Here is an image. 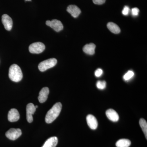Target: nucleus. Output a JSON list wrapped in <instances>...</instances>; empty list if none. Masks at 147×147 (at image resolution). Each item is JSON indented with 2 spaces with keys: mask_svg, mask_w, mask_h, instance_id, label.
Masks as SVG:
<instances>
[{
  "mask_svg": "<svg viewBox=\"0 0 147 147\" xmlns=\"http://www.w3.org/2000/svg\"><path fill=\"white\" fill-rule=\"evenodd\" d=\"M62 107V104L60 102H57L53 105L46 114L45 118V122L47 123H51L54 121L60 115Z\"/></svg>",
  "mask_w": 147,
  "mask_h": 147,
  "instance_id": "f257e3e1",
  "label": "nucleus"
},
{
  "mask_svg": "<svg viewBox=\"0 0 147 147\" xmlns=\"http://www.w3.org/2000/svg\"><path fill=\"white\" fill-rule=\"evenodd\" d=\"M23 73L19 66L14 64L11 65L9 70V77L13 82H18L23 78Z\"/></svg>",
  "mask_w": 147,
  "mask_h": 147,
  "instance_id": "f03ea898",
  "label": "nucleus"
},
{
  "mask_svg": "<svg viewBox=\"0 0 147 147\" xmlns=\"http://www.w3.org/2000/svg\"><path fill=\"white\" fill-rule=\"evenodd\" d=\"M57 63V61L55 58H51L41 62L38 65L40 71L43 72L55 66Z\"/></svg>",
  "mask_w": 147,
  "mask_h": 147,
  "instance_id": "7ed1b4c3",
  "label": "nucleus"
},
{
  "mask_svg": "<svg viewBox=\"0 0 147 147\" xmlns=\"http://www.w3.org/2000/svg\"><path fill=\"white\" fill-rule=\"evenodd\" d=\"M45 45L41 42H35L30 45L29 50L32 54H40L45 50Z\"/></svg>",
  "mask_w": 147,
  "mask_h": 147,
  "instance_id": "20e7f679",
  "label": "nucleus"
},
{
  "mask_svg": "<svg viewBox=\"0 0 147 147\" xmlns=\"http://www.w3.org/2000/svg\"><path fill=\"white\" fill-rule=\"evenodd\" d=\"M22 134V131L20 129L11 128L6 132V137L10 140H16Z\"/></svg>",
  "mask_w": 147,
  "mask_h": 147,
  "instance_id": "39448f33",
  "label": "nucleus"
},
{
  "mask_svg": "<svg viewBox=\"0 0 147 147\" xmlns=\"http://www.w3.org/2000/svg\"><path fill=\"white\" fill-rule=\"evenodd\" d=\"M46 24L57 32L61 31L63 28V25L61 22L57 19H53L51 21L48 20L46 21Z\"/></svg>",
  "mask_w": 147,
  "mask_h": 147,
  "instance_id": "423d86ee",
  "label": "nucleus"
},
{
  "mask_svg": "<svg viewBox=\"0 0 147 147\" xmlns=\"http://www.w3.org/2000/svg\"><path fill=\"white\" fill-rule=\"evenodd\" d=\"M2 22L5 28L7 31H10L13 26L12 19L6 14H3L2 16Z\"/></svg>",
  "mask_w": 147,
  "mask_h": 147,
  "instance_id": "0eeeda50",
  "label": "nucleus"
},
{
  "mask_svg": "<svg viewBox=\"0 0 147 147\" xmlns=\"http://www.w3.org/2000/svg\"><path fill=\"white\" fill-rule=\"evenodd\" d=\"M36 108L33 103H30L27 105V120L29 123H32L33 120L32 115L35 112Z\"/></svg>",
  "mask_w": 147,
  "mask_h": 147,
  "instance_id": "6e6552de",
  "label": "nucleus"
},
{
  "mask_svg": "<svg viewBox=\"0 0 147 147\" xmlns=\"http://www.w3.org/2000/svg\"><path fill=\"white\" fill-rule=\"evenodd\" d=\"M20 119V115L18 110L15 108L11 109L8 114V119L11 122L18 121Z\"/></svg>",
  "mask_w": 147,
  "mask_h": 147,
  "instance_id": "1a4fd4ad",
  "label": "nucleus"
},
{
  "mask_svg": "<svg viewBox=\"0 0 147 147\" xmlns=\"http://www.w3.org/2000/svg\"><path fill=\"white\" fill-rule=\"evenodd\" d=\"M87 123L92 129H96L98 126V122L95 117L92 115H89L86 117Z\"/></svg>",
  "mask_w": 147,
  "mask_h": 147,
  "instance_id": "9d476101",
  "label": "nucleus"
},
{
  "mask_svg": "<svg viewBox=\"0 0 147 147\" xmlns=\"http://www.w3.org/2000/svg\"><path fill=\"white\" fill-rule=\"evenodd\" d=\"M49 89L47 87L42 88L39 92L38 100L40 103H43L47 100L49 94Z\"/></svg>",
  "mask_w": 147,
  "mask_h": 147,
  "instance_id": "9b49d317",
  "label": "nucleus"
},
{
  "mask_svg": "<svg viewBox=\"0 0 147 147\" xmlns=\"http://www.w3.org/2000/svg\"><path fill=\"white\" fill-rule=\"evenodd\" d=\"M67 11L74 18H77L81 13L80 9L75 5H69L67 7Z\"/></svg>",
  "mask_w": 147,
  "mask_h": 147,
  "instance_id": "f8f14e48",
  "label": "nucleus"
},
{
  "mask_svg": "<svg viewBox=\"0 0 147 147\" xmlns=\"http://www.w3.org/2000/svg\"><path fill=\"white\" fill-rule=\"evenodd\" d=\"M106 115L108 119L113 122H117L119 120V116L116 111L110 109L106 111Z\"/></svg>",
  "mask_w": 147,
  "mask_h": 147,
  "instance_id": "ddd939ff",
  "label": "nucleus"
},
{
  "mask_svg": "<svg viewBox=\"0 0 147 147\" xmlns=\"http://www.w3.org/2000/svg\"><path fill=\"white\" fill-rule=\"evenodd\" d=\"M96 45L92 43L86 44L83 47V51L85 53L88 55H93L95 53Z\"/></svg>",
  "mask_w": 147,
  "mask_h": 147,
  "instance_id": "4468645a",
  "label": "nucleus"
},
{
  "mask_svg": "<svg viewBox=\"0 0 147 147\" xmlns=\"http://www.w3.org/2000/svg\"><path fill=\"white\" fill-rule=\"evenodd\" d=\"M58 142V138L57 137H51L47 139L42 147H56Z\"/></svg>",
  "mask_w": 147,
  "mask_h": 147,
  "instance_id": "2eb2a0df",
  "label": "nucleus"
},
{
  "mask_svg": "<svg viewBox=\"0 0 147 147\" xmlns=\"http://www.w3.org/2000/svg\"><path fill=\"white\" fill-rule=\"evenodd\" d=\"M107 27L110 31L114 34H119L121 30L119 27L115 23L109 22L107 24Z\"/></svg>",
  "mask_w": 147,
  "mask_h": 147,
  "instance_id": "dca6fc26",
  "label": "nucleus"
},
{
  "mask_svg": "<svg viewBox=\"0 0 147 147\" xmlns=\"http://www.w3.org/2000/svg\"><path fill=\"white\" fill-rule=\"evenodd\" d=\"M131 144V142L129 139H121L117 142L116 146L117 147H129Z\"/></svg>",
  "mask_w": 147,
  "mask_h": 147,
  "instance_id": "f3484780",
  "label": "nucleus"
},
{
  "mask_svg": "<svg viewBox=\"0 0 147 147\" xmlns=\"http://www.w3.org/2000/svg\"><path fill=\"white\" fill-rule=\"evenodd\" d=\"M139 124L140 127L142 128L144 134H145V137L147 139V123L146 121L144 119H141L139 121Z\"/></svg>",
  "mask_w": 147,
  "mask_h": 147,
  "instance_id": "a211bd4d",
  "label": "nucleus"
},
{
  "mask_svg": "<svg viewBox=\"0 0 147 147\" xmlns=\"http://www.w3.org/2000/svg\"><path fill=\"white\" fill-rule=\"evenodd\" d=\"M96 87L100 90H103L106 88V83L105 81H98L96 83Z\"/></svg>",
  "mask_w": 147,
  "mask_h": 147,
  "instance_id": "6ab92c4d",
  "label": "nucleus"
},
{
  "mask_svg": "<svg viewBox=\"0 0 147 147\" xmlns=\"http://www.w3.org/2000/svg\"><path fill=\"white\" fill-rule=\"evenodd\" d=\"M134 73L133 71H129L123 76V79L125 81H128L134 76Z\"/></svg>",
  "mask_w": 147,
  "mask_h": 147,
  "instance_id": "aec40b11",
  "label": "nucleus"
},
{
  "mask_svg": "<svg viewBox=\"0 0 147 147\" xmlns=\"http://www.w3.org/2000/svg\"><path fill=\"white\" fill-rule=\"evenodd\" d=\"M139 10L137 7H134L131 9V14L133 16H137L139 15Z\"/></svg>",
  "mask_w": 147,
  "mask_h": 147,
  "instance_id": "412c9836",
  "label": "nucleus"
},
{
  "mask_svg": "<svg viewBox=\"0 0 147 147\" xmlns=\"http://www.w3.org/2000/svg\"><path fill=\"white\" fill-rule=\"evenodd\" d=\"M102 73H103V71L102 69L98 68L95 71V75L96 77H99L102 75Z\"/></svg>",
  "mask_w": 147,
  "mask_h": 147,
  "instance_id": "4be33fe9",
  "label": "nucleus"
},
{
  "mask_svg": "<svg viewBox=\"0 0 147 147\" xmlns=\"http://www.w3.org/2000/svg\"><path fill=\"white\" fill-rule=\"evenodd\" d=\"M129 11V8L127 6H125L122 11V13L125 16L128 15Z\"/></svg>",
  "mask_w": 147,
  "mask_h": 147,
  "instance_id": "5701e85b",
  "label": "nucleus"
},
{
  "mask_svg": "<svg viewBox=\"0 0 147 147\" xmlns=\"http://www.w3.org/2000/svg\"><path fill=\"white\" fill-rule=\"evenodd\" d=\"M94 4L96 5H102L104 3L106 0H92Z\"/></svg>",
  "mask_w": 147,
  "mask_h": 147,
  "instance_id": "b1692460",
  "label": "nucleus"
},
{
  "mask_svg": "<svg viewBox=\"0 0 147 147\" xmlns=\"http://www.w3.org/2000/svg\"><path fill=\"white\" fill-rule=\"evenodd\" d=\"M26 1H31V0H25Z\"/></svg>",
  "mask_w": 147,
  "mask_h": 147,
  "instance_id": "393cba45",
  "label": "nucleus"
},
{
  "mask_svg": "<svg viewBox=\"0 0 147 147\" xmlns=\"http://www.w3.org/2000/svg\"><path fill=\"white\" fill-rule=\"evenodd\" d=\"M35 106V108H37L38 107V106L37 105H36V106Z\"/></svg>",
  "mask_w": 147,
  "mask_h": 147,
  "instance_id": "a878e982",
  "label": "nucleus"
}]
</instances>
